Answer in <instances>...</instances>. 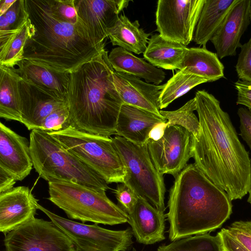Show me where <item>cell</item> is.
<instances>
[{
	"instance_id": "obj_43",
	"label": "cell",
	"mask_w": 251,
	"mask_h": 251,
	"mask_svg": "<svg viewBox=\"0 0 251 251\" xmlns=\"http://www.w3.org/2000/svg\"><path fill=\"white\" fill-rule=\"evenodd\" d=\"M15 1L16 0H0V16L4 14Z\"/></svg>"
},
{
	"instance_id": "obj_26",
	"label": "cell",
	"mask_w": 251,
	"mask_h": 251,
	"mask_svg": "<svg viewBox=\"0 0 251 251\" xmlns=\"http://www.w3.org/2000/svg\"><path fill=\"white\" fill-rule=\"evenodd\" d=\"M151 34L140 28L138 20L131 22L124 14L119 16L114 26L108 31L113 46L137 54L145 51Z\"/></svg>"
},
{
	"instance_id": "obj_1",
	"label": "cell",
	"mask_w": 251,
	"mask_h": 251,
	"mask_svg": "<svg viewBox=\"0 0 251 251\" xmlns=\"http://www.w3.org/2000/svg\"><path fill=\"white\" fill-rule=\"evenodd\" d=\"M194 98L200 125L198 135L193 136L194 163L231 201L241 200L251 186L249 152L220 101L204 90Z\"/></svg>"
},
{
	"instance_id": "obj_5",
	"label": "cell",
	"mask_w": 251,
	"mask_h": 251,
	"mask_svg": "<svg viewBox=\"0 0 251 251\" xmlns=\"http://www.w3.org/2000/svg\"><path fill=\"white\" fill-rule=\"evenodd\" d=\"M29 142L33 168L48 182H70L105 191L109 189L102 178L68 151L48 132L31 130Z\"/></svg>"
},
{
	"instance_id": "obj_8",
	"label": "cell",
	"mask_w": 251,
	"mask_h": 251,
	"mask_svg": "<svg viewBox=\"0 0 251 251\" xmlns=\"http://www.w3.org/2000/svg\"><path fill=\"white\" fill-rule=\"evenodd\" d=\"M111 138L126 168L124 183L164 212L166 188L163 176L152 163L147 144L136 145L117 135Z\"/></svg>"
},
{
	"instance_id": "obj_32",
	"label": "cell",
	"mask_w": 251,
	"mask_h": 251,
	"mask_svg": "<svg viewBox=\"0 0 251 251\" xmlns=\"http://www.w3.org/2000/svg\"><path fill=\"white\" fill-rule=\"evenodd\" d=\"M30 23L29 19L21 30L13 40L4 58L0 61V65L14 68L24 59V48L29 35Z\"/></svg>"
},
{
	"instance_id": "obj_23",
	"label": "cell",
	"mask_w": 251,
	"mask_h": 251,
	"mask_svg": "<svg viewBox=\"0 0 251 251\" xmlns=\"http://www.w3.org/2000/svg\"><path fill=\"white\" fill-rule=\"evenodd\" d=\"M187 49L186 46L155 33L149 38L143 56L149 63L158 69L180 70Z\"/></svg>"
},
{
	"instance_id": "obj_7",
	"label": "cell",
	"mask_w": 251,
	"mask_h": 251,
	"mask_svg": "<svg viewBox=\"0 0 251 251\" xmlns=\"http://www.w3.org/2000/svg\"><path fill=\"white\" fill-rule=\"evenodd\" d=\"M48 132L107 184L124 182L126 168L111 137L80 131L72 126Z\"/></svg>"
},
{
	"instance_id": "obj_28",
	"label": "cell",
	"mask_w": 251,
	"mask_h": 251,
	"mask_svg": "<svg viewBox=\"0 0 251 251\" xmlns=\"http://www.w3.org/2000/svg\"><path fill=\"white\" fill-rule=\"evenodd\" d=\"M207 82L205 79L178 70L164 84L159 98L160 109L166 108L174 100L187 93L196 86Z\"/></svg>"
},
{
	"instance_id": "obj_22",
	"label": "cell",
	"mask_w": 251,
	"mask_h": 251,
	"mask_svg": "<svg viewBox=\"0 0 251 251\" xmlns=\"http://www.w3.org/2000/svg\"><path fill=\"white\" fill-rule=\"evenodd\" d=\"M108 57L115 72L143 78L148 83L152 82L157 85L165 78L164 71L122 48L113 49Z\"/></svg>"
},
{
	"instance_id": "obj_6",
	"label": "cell",
	"mask_w": 251,
	"mask_h": 251,
	"mask_svg": "<svg viewBox=\"0 0 251 251\" xmlns=\"http://www.w3.org/2000/svg\"><path fill=\"white\" fill-rule=\"evenodd\" d=\"M48 185V199L70 219L110 226L128 222V214L107 197L105 191L61 181L49 182Z\"/></svg>"
},
{
	"instance_id": "obj_14",
	"label": "cell",
	"mask_w": 251,
	"mask_h": 251,
	"mask_svg": "<svg viewBox=\"0 0 251 251\" xmlns=\"http://www.w3.org/2000/svg\"><path fill=\"white\" fill-rule=\"evenodd\" d=\"M22 124L29 130L40 129L44 120L56 109L68 104L66 97L20 77Z\"/></svg>"
},
{
	"instance_id": "obj_20",
	"label": "cell",
	"mask_w": 251,
	"mask_h": 251,
	"mask_svg": "<svg viewBox=\"0 0 251 251\" xmlns=\"http://www.w3.org/2000/svg\"><path fill=\"white\" fill-rule=\"evenodd\" d=\"M166 122L161 115L124 103L117 122L116 135L136 145H146L152 129Z\"/></svg>"
},
{
	"instance_id": "obj_13",
	"label": "cell",
	"mask_w": 251,
	"mask_h": 251,
	"mask_svg": "<svg viewBox=\"0 0 251 251\" xmlns=\"http://www.w3.org/2000/svg\"><path fill=\"white\" fill-rule=\"evenodd\" d=\"M129 0H75L78 21L93 43L104 48L108 31L128 5Z\"/></svg>"
},
{
	"instance_id": "obj_4",
	"label": "cell",
	"mask_w": 251,
	"mask_h": 251,
	"mask_svg": "<svg viewBox=\"0 0 251 251\" xmlns=\"http://www.w3.org/2000/svg\"><path fill=\"white\" fill-rule=\"evenodd\" d=\"M30 23L24 59L71 73L100 53L81 23L63 22L50 12L46 0H25Z\"/></svg>"
},
{
	"instance_id": "obj_12",
	"label": "cell",
	"mask_w": 251,
	"mask_h": 251,
	"mask_svg": "<svg viewBox=\"0 0 251 251\" xmlns=\"http://www.w3.org/2000/svg\"><path fill=\"white\" fill-rule=\"evenodd\" d=\"M193 135L179 126H170L158 140L149 139L147 147L151 161L162 175L176 177L192 157Z\"/></svg>"
},
{
	"instance_id": "obj_24",
	"label": "cell",
	"mask_w": 251,
	"mask_h": 251,
	"mask_svg": "<svg viewBox=\"0 0 251 251\" xmlns=\"http://www.w3.org/2000/svg\"><path fill=\"white\" fill-rule=\"evenodd\" d=\"M238 0H205L200 14L193 41L206 48L223 22L226 14Z\"/></svg>"
},
{
	"instance_id": "obj_35",
	"label": "cell",
	"mask_w": 251,
	"mask_h": 251,
	"mask_svg": "<svg viewBox=\"0 0 251 251\" xmlns=\"http://www.w3.org/2000/svg\"><path fill=\"white\" fill-rule=\"evenodd\" d=\"M235 69L240 80L251 82V37L242 45Z\"/></svg>"
},
{
	"instance_id": "obj_11",
	"label": "cell",
	"mask_w": 251,
	"mask_h": 251,
	"mask_svg": "<svg viewBox=\"0 0 251 251\" xmlns=\"http://www.w3.org/2000/svg\"><path fill=\"white\" fill-rule=\"evenodd\" d=\"M205 0H159L156 31L164 38L187 46L192 41Z\"/></svg>"
},
{
	"instance_id": "obj_30",
	"label": "cell",
	"mask_w": 251,
	"mask_h": 251,
	"mask_svg": "<svg viewBox=\"0 0 251 251\" xmlns=\"http://www.w3.org/2000/svg\"><path fill=\"white\" fill-rule=\"evenodd\" d=\"M196 110V101L194 98L179 109L174 111L160 110V113L167 120L168 126H179L189 131L194 137L199 134L200 125L194 111Z\"/></svg>"
},
{
	"instance_id": "obj_10",
	"label": "cell",
	"mask_w": 251,
	"mask_h": 251,
	"mask_svg": "<svg viewBox=\"0 0 251 251\" xmlns=\"http://www.w3.org/2000/svg\"><path fill=\"white\" fill-rule=\"evenodd\" d=\"M6 251H75L70 237L51 221L34 218L5 234Z\"/></svg>"
},
{
	"instance_id": "obj_31",
	"label": "cell",
	"mask_w": 251,
	"mask_h": 251,
	"mask_svg": "<svg viewBox=\"0 0 251 251\" xmlns=\"http://www.w3.org/2000/svg\"><path fill=\"white\" fill-rule=\"evenodd\" d=\"M28 20L25 0H16L9 9L0 16V34L16 35Z\"/></svg>"
},
{
	"instance_id": "obj_2",
	"label": "cell",
	"mask_w": 251,
	"mask_h": 251,
	"mask_svg": "<svg viewBox=\"0 0 251 251\" xmlns=\"http://www.w3.org/2000/svg\"><path fill=\"white\" fill-rule=\"evenodd\" d=\"M175 178L166 214L171 241L208 233L229 219L231 201L195 163L187 164Z\"/></svg>"
},
{
	"instance_id": "obj_33",
	"label": "cell",
	"mask_w": 251,
	"mask_h": 251,
	"mask_svg": "<svg viewBox=\"0 0 251 251\" xmlns=\"http://www.w3.org/2000/svg\"><path fill=\"white\" fill-rule=\"evenodd\" d=\"M46 0L50 12L57 19L72 24L78 22L75 0Z\"/></svg>"
},
{
	"instance_id": "obj_46",
	"label": "cell",
	"mask_w": 251,
	"mask_h": 251,
	"mask_svg": "<svg viewBox=\"0 0 251 251\" xmlns=\"http://www.w3.org/2000/svg\"><path fill=\"white\" fill-rule=\"evenodd\" d=\"M133 251H136L135 250H134Z\"/></svg>"
},
{
	"instance_id": "obj_19",
	"label": "cell",
	"mask_w": 251,
	"mask_h": 251,
	"mask_svg": "<svg viewBox=\"0 0 251 251\" xmlns=\"http://www.w3.org/2000/svg\"><path fill=\"white\" fill-rule=\"evenodd\" d=\"M128 216L127 223L138 243L151 245L165 239L166 214L145 199L138 196L134 210Z\"/></svg>"
},
{
	"instance_id": "obj_16",
	"label": "cell",
	"mask_w": 251,
	"mask_h": 251,
	"mask_svg": "<svg viewBox=\"0 0 251 251\" xmlns=\"http://www.w3.org/2000/svg\"><path fill=\"white\" fill-rule=\"evenodd\" d=\"M38 201L26 186L0 193V231L6 234L35 218Z\"/></svg>"
},
{
	"instance_id": "obj_37",
	"label": "cell",
	"mask_w": 251,
	"mask_h": 251,
	"mask_svg": "<svg viewBox=\"0 0 251 251\" xmlns=\"http://www.w3.org/2000/svg\"><path fill=\"white\" fill-rule=\"evenodd\" d=\"M227 229L238 242L249 251H251V221L234 222Z\"/></svg>"
},
{
	"instance_id": "obj_15",
	"label": "cell",
	"mask_w": 251,
	"mask_h": 251,
	"mask_svg": "<svg viewBox=\"0 0 251 251\" xmlns=\"http://www.w3.org/2000/svg\"><path fill=\"white\" fill-rule=\"evenodd\" d=\"M251 0H238L210 39L219 58L236 54L240 39L250 23Z\"/></svg>"
},
{
	"instance_id": "obj_42",
	"label": "cell",
	"mask_w": 251,
	"mask_h": 251,
	"mask_svg": "<svg viewBox=\"0 0 251 251\" xmlns=\"http://www.w3.org/2000/svg\"><path fill=\"white\" fill-rule=\"evenodd\" d=\"M168 127V122L162 123L154 126L150 133V139L157 141L163 135L165 130Z\"/></svg>"
},
{
	"instance_id": "obj_29",
	"label": "cell",
	"mask_w": 251,
	"mask_h": 251,
	"mask_svg": "<svg viewBox=\"0 0 251 251\" xmlns=\"http://www.w3.org/2000/svg\"><path fill=\"white\" fill-rule=\"evenodd\" d=\"M157 251H224L219 232L189 236L159 246Z\"/></svg>"
},
{
	"instance_id": "obj_21",
	"label": "cell",
	"mask_w": 251,
	"mask_h": 251,
	"mask_svg": "<svg viewBox=\"0 0 251 251\" xmlns=\"http://www.w3.org/2000/svg\"><path fill=\"white\" fill-rule=\"evenodd\" d=\"M13 69L21 78L66 97L69 73L27 59H23Z\"/></svg>"
},
{
	"instance_id": "obj_18",
	"label": "cell",
	"mask_w": 251,
	"mask_h": 251,
	"mask_svg": "<svg viewBox=\"0 0 251 251\" xmlns=\"http://www.w3.org/2000/svg\"><path fill=\"white\" fill-rule=\"evenodd\" d=\"M113 80L124 103L161 115L159 98L164 84L145 82L133 75L115 71Z\"/></svg>"
},
{
	"instance_id": "obj_41",
	"label": "cell",
	"mask_w": 251,
	"mask_h": 251,
	"mask_svg": "<svg viewBox=\"0 0 251 251\" xmlns=\"http://www.w3.org/2000/svg\"><path fill=\"white\" fill-rule=\"evenodd\" d=\"M16 181L11 175L0 168V193L13 188Z\"/></svg>"
},
{
	"instance_id": "obj_34",
	"label": "cell",
	"mask_w": 251,
	"mask_h": 251,
	"mask_svg": "<svg viewBox=\"0 0 251 251\" xmlns=\"http://www.w3.org/2000/svg\"><path fill=\"white\" fill-rule=\"evenodd\" d=\"M71 126L69 105L53 111L43 121L41 129L46 132L58 131Z\"/></svg>"
},
{
	"instance_id": "obj_9",
	"label": "cell",
	"mask_w": 251,
	"mask_h": 251,
	"mask_svg": "<svg viewBox=\"0 0 251 251\" xmlns=\"http://www.w3.org/2000/svg\"><path fill=\"white\" fill-rule=\"evenodd\" d=\"M37 208L70 237L75 251H126L133 243L129 228L106 229L97 224L87 225L62 217L39 203Z\"/></svg>"
},
{
	"instance_id": "obj_17",
	"label": "cell",
	"mask_w": 251,
	"mask_h": 251,
	"mask_svg": "<svg viewBox=\"0 0 251 251\" xmlns=\"http://www.w3.org/2000/svg\"><path fill=\"white\" fill-rule=\"evenodd\" d=\"M33 167L30 142L0 123V168L21 181Z\"/></svg>"
},
{
	"instance_id": "obj_40",
	"label": "cell",
	"mask_w": 251,
	"mask_h": 251,
	"mask_svg": "<svg viewBox=\"0 0 251 251\" xmlns=\"http://www.w3.org/2000/svg\"><path fill=\"white\" fill-rule=\"evenodd\" d=\"M222 239L224 251H249L223 228L219 232Z\"/></svg>"
},
{
	"instance_id": "obj_36",
	"label": "cell",
	"mask_w": 251,
	"mask_h": 251,
	"mask_svg": "<svg viewBox=\"0 0 251 251\" xmlns=\"http://www.w3.org/2000/svg\"><path fill=\"white\" fill-rule=\"evenodd\" d=\"M113 193L118 201L117 205L127 214H130L135 208L139 196L124 183L118 184Z\"/></svg>"
},
{
	"instance_id": "obj_3",
	"label": "cell",
	"mask_w": 251,
	"mask_h": 251,
	"mask_svg": "<svg viewBox=\"0 0 251 251\" xmlns=\"http://www.w3.org/2000/svg\"><path fill=\"white\" fill-rule=\"evenodd\" d=\"M105 49L69 74L66 99L71 126L77 129L111 137L124 104L114 83Z\"/></svg>"
},
{
	"instance_id": "obj_44",
	"label": "cell",
	"mask_w": 251,
	"mask_h": 251,
	"mask_svg": "<svg viewBox=\"0 0 251 251\" xmlns=\"http://www.w3.org/2000/svg\"><path fill=\"white\" fill-rule=\"evenodd\" d=\"M249 197H248L247 201L251 205V186L250 189L249 190Z\"/></svg>"
},
{
	"instance_id": "obj_38",
	"label": "cell",
	"mask_w": 251,
	"mask_h": 251,
	"mask_svg": "<svg viewBox=\"0 0 251 251\" xmlns=\"http://www.w3.org/2000/svg\"><path fill=\"white\" fill-rule=\"evenodd\" d=\"M237 114L240 119V135L251 150V111L240 107Z\"/></svg>"
},
{
	"instance_id": "obj_45",
	"label": "cell",
	"mask_w": 251,
	"mask_h": 251,
	"mask_svg": "<svg viewBox=\"0 0 251 251\" xmlns=\"http://www.w3.org/2000/svg\"><path fill=\"white\" fill-rule=\"evenodd\" d=\"M250 22H251V0L250 2Z\"/></svg>"
},
{
	"instance_id": "obj_25",
	"label": "cell",
	"mask_w": 251,
	"mask_h": 251,
	"mask_svg": "<svg viewBox=\"0 0 251 251\" xmlns=\"http://www.w3.org/2000/svg\"><path fill=\"white\" fill-rule=\"evenodd\" d=\"M213 82L224 77V66L216 53L206 48H188L181 69Z\"/></svg>"
},
{
	"instance_id": "obj_39",
	"label": "cell",
	"mask_w": 251,
	"mask_h": 251,
	"mask_svg": "<svg viewBox=\"0 0 251 251\" xmlns=\"http://www.w3.org/2000/svg\"><path fill=\"white\" fill-rule=\"evenodd\" d=\"M234 86L237 91L236 104L243 105L251 111V82L239 79Z\"/></svg>"
},
{
	"instance_id": "obj_27",
	"label": "cell",
	"mask_w": 251,
	"mask_h": 251,
	"mask_svg": "<svg viewBox=\"0 0 251 251\" xmlns=\"http://www.w3.org/2000/svg\"><path fill=\"white\" fill-rule=\"evenodd\" d=\"M20 79L13 68L0 65V117L22 123Z\"/></svg>"
}]
</instances>
